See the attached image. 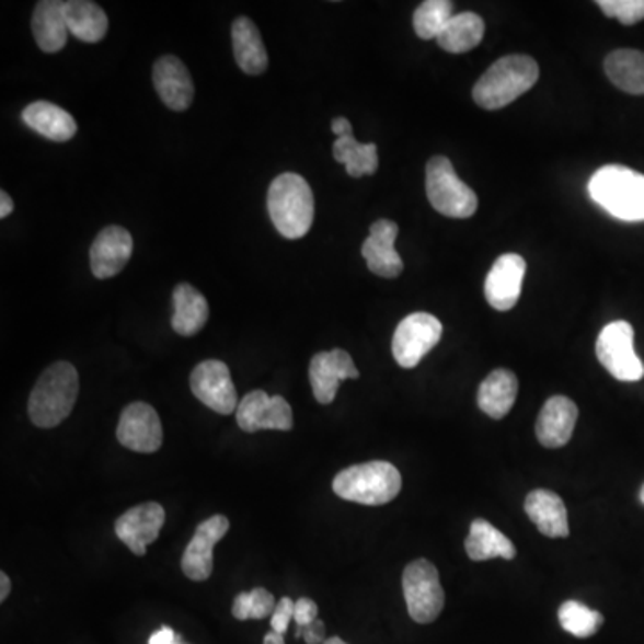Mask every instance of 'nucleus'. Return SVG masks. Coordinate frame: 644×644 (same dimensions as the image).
Masks as SVG:
<instances>
[{"mask_svg": "<svg viewBox=\"0 0 644 644\" xmlns=\"http://www.w3.org/2000/svg\"><path fill=\"white\" fill-rule=\"evenodd\" d=\"M576 419L578 409L575 401L566 395H553L544 403L541 414L537 417V439L547 448H562L572 440Z\"/></svg>", "mask_w": 644, "mask_h": 644, "instance_id": "aec40b11", "label": "nucleus"}, {"mask_svg": "<svg viewBox=\"0 0 644 644\" xmlns=\"http://www.w3.org/2000/svg\"><path fill=\"white\" fill-rule=\"evenodd\" d=\"M465 552L471 561L476 562L488 561V559H496V556L513 561L516 556V548L510 539L503 536L485 519H474L471 532L465 539Z\"/></svg>", "mask_w": 644, "mask_h": 644, "instance_id": "c85d7f7f", "label": "nucleus"}, {"mask_svg": "<svg viewBox=\"0 0 644 644\" xmlns=\"http://www.w3.org/2000/svg\"><path fill=\"white\" fill-rule=\"evenodd\" d=\"M442 337L439 319L426 312L411 313L395 327L392 355L403 369H414Z\"/></svg>", "mask_w": 644, "mask_h": 644, "instance_id": "1a4fd4ad", "label": "nucleus"}, {"mask_svg": "<svg viewBox=\"0 0 644 644\" xmlns=\"http://www.w3.org/2000/svg\"><path fill=\"white\" fill-rule=\"evenodd\" d=\"M318 614L319 607L315 601L310 600V598H299L296 601V607H294V621H296L298 629H303V626L313 623V621L318 620Z\"/></svg>", "mask_w": 644, "mask_h": 644, "instance_id": "e433bc0d", "label": "nucleus"}, {"mask_svg": "<svg viewBox=\"0 0 644 644\" xmlns=\"http://www.w3.org/2000/svg\"><path fill=\"white\" fill-rule=\"evenodd\" d=\"M596 357L616 380L637 381L644 376L643 361L635 355L634 327L626 321L610 322L601 330Z\"/></svg>", "mask_w": 644, "mask_h": 644, "instance_id": "6e6552de", "label": "nucleus"}, {"mask_svg": "<svg viewBox=\"0 0 644 644\" xmlns=\"http://www.w3.org/2000/svg\"><path fill=\"white\" fill-rule=\"evenodd\" d=\"M451 19H453V2L426 0L414 13L415 35L421 39H437Z\"/></svg>", "mask_w": 644, "mask_h": 644, "instance_id": "2f4dec72", "label": "nucleus"}, {"mask_svg": "<svg viewBox=\"0 0 644 644\" xmlns=\"http://www.w3.org/2000/svg\"><path fill=\"white\" fill-rule=\"evenodd\" d=\"M483 35H485V24L482 16L464 11L449 20L437 42L446 53L462 54L480 45Z\"/></svg>", "mask_w": 644, "mask_h": 644, "instance_id": "c756f323", "label": "nucleus"}, {"mask_svg": "<svg viewBox=\"0 0 644 644\" xmlns=\"http://www.w3.org/2000/svg\"><path fill=\"white\" fill-rule=\"evenodd\" d=\"M276 600L273 593L264 587H254L250 593H240L233 601V618L239 621L245 620H265L267 616H273L276 609Z\"/></svg>", "mask_w": 644, "mask_h": 644, "instance_id": "72a5a7b5", "label": "nucleus"}, {"mask_svg": "<svg viewBox=\"0 0 644 644\" xmlns=\"http://www.w3.org/2000/svg\"><path fill=\"white\" fill-rule=\"evenodd\" d=\"M607 16L620 20L623 25H634L644 19V0H598Z\"/></svg>", "mask_w": 644, "mask_h": 644, "instance_id": "f704fd0d", "label": "nucleus"}, {"mask_svg": "<svg viewBox=\"0 0 644 644\" xmlns=\"http://www.w3.org/2000/svg\"><path fill=\"white\" fill-rule=\"evenodd\" d=\"M640 499H641V503H643V505H644V487L641 488Z\"/></svg>", "mask_w": 644, "mask_h": 644, "instance_id": "a18cd8bd", "label": "nucleus"}, {"mask_svg": "<svg viewBox=\"0 0 644 644\" xmlns=\"http://www.w3.org/2000/svg\"><path fill=\"white\" fill-rule=\"evenodd\" d=\"M519 381L513 371L496 369L482 381L479 389L480 411L493 419H503L513 411L518 398Z\"/></svg>", "mask_w": 644, "mask_h": 644, "instance_id": "a878e982", "label": "nucleus"}, {"mask_svg": "<svg viewBox=\"0 0 644 644\" xmlns=\"http://www.w3.org/2000/svg\"><path fill=\"white\" fill-rule=\"evenodd\" d=\"M294 607H296V601L290 600L287 596L278 601V606L271 616V626H273L274 632L285 635L290 621L294 620Z\"/></svg>", "mask_w": 644, "mask_h": 644, "instance_id": "c9c22d12", "label": "nucleus"}, {"mask_svg": "<svg viewBox=\"0 0 644 644\" xmlns=\"http://www.w3.org/2000/svg\"><path fill=\"white\" fill-rule=\"evenodd\" d=\"M228 530H230V521L222 514H215L210 519L200 522L181 559V570L186 578L194 582H205L210 578L214 573L215 544L222 541Z\"/></svg>", "mask_w": 644, "mask_h": 644, "instance_id": "ddd939ff", "label": "nucleus"}, {"mask_svg": "<svg viewBox=\"0 0 644 644\" xmlns=\"http://www.w3.org/2000/svg\"><path fill=\"white\" fill-rule=\"evenodd\" d=\"M296 637H303L307 644H322L326 641V626L321 620H315L310 625L296 630Z\"/></svg>", "mask_w": 644, "mask_h": 644, "instance_id": "4c0bfd02", "label": "nucleus"}, {"mask_svg": "<svg viewBox=\"0 0 644 644\" xmlns=\"http://www.w3.org/2000/svg\"><path fill=\"white\" fill-rule=\"evenodd\" d=\"M559 621L566 632L575 637H580V640H586L601 629L603 616L598 610L584 606L580 601L570 600L562 603L559 609Z\"/></svg>", "mask_w": 644, "mask_h": 644, "instance_id": "473e14b6", "label": "nucleus"}, {"mask_svg": "<svg viewBox=\"0 0 644 644\" xmlns=\"http://www.w3.org/2000/svg\"><path fill=\"white\" fill-rule=\"evenodd\" d=\"M13 208H15V205H13V199L8 196V192H0V217L8 219L13 214Z\"/></svg>", "mask_w": 644, "mask_h": 644, "instance_id": "a19ab883", "label": "nucleus"}, {"mask_svg": "<svg viewBox=\"0 0 644 644\" xmlns=\"http://www.w3.org/2000/svg\"><path fill=\"white\" fill-rule=\"evenodd\" d=\"M231 39H233L234 61L242 72L260 76L267 70V50L253 20L248 16H239L234 20L231 25Z\"/></svg>", "mask_w": 644, "mask_h": 644, "instance_id": "b1692460", "label": "nucleus"}, {"mask_svg": "<svg viewBox=\"0 0 644 644\" xmlns=\"http://www.w3.org/2000/svg\"><path fill=\"white\" fill-rule=\"evenodd\" d=\"M525 510L542 536L552 539L570 536L566 505L559 494L537 488L525 499Z\"/></svg>", "mask_w": 644, "mask_h": 644, "instance_id": "4be33fe9", "label": "nucleus"}, {"mask_svg": "<svg viewBox=\"0 0 644 644\" xmlns=\"http://www.w3.org/2000/svg\"><path fill=\"white\" fill-rule=\"evenodd\" d=\"M11 593V580L10 576L5 575L4 572L0 573V601H5V598Z\"/></svg>", "mask_w": 644, "mask_h": 644, "instance_id": "79ce46f5", "label": "nucleus"}, {"mask_svg": "<svg viewBox=\"0 0 644 644\" xmlns=\"http://www.w3.org/2000/svg\"><path fill=\"white\" fill-rule=\"evenodd\" d=\"M403 595L412 620L423 625L437 620L445 609V589L440 586L439 572L425 559L405 567Z\"/></svg>", "mask_w": 644, "mask_h": 644, "instance_id": "0eeeda50", "label": "nucleus"}, {"mask_svg": "<svg viewBox=\"0 0 644 644\" xmlns=\"http://www.w3.org/2000/svg\"><path fill=\"white\" fill-rule=\"evenodd\" d=\"M117 439L137 453H154L163 445L160 415L142 401L127 405L118 421Z\"/></svg>", "mask_w": 644, "mask_h": 644, "instance_id": "f8f14e48", "label": "nucleus"}, {"mask_svg": "<svg viewBox=\"0 0 644 644\" xmlns=\"http://www.w3.org/2000/svg\"><path fill=\"white\" fill-rule=\"evenodd\" d=\"M237 425L245 434H256L260 429L288 432L294 428L292 406L281 395L253 391L240 400Z\"/></svg>", "mask_w": 644, "mask_h": 644, "instance_id": "9b49d317", "label": "nucleus"}, {"mask_svg": "<svg viewBox=\"0 0 644 644\" xmlns=\"http://www.w3.org/2000/svg\"><path fill=\"white\" fill-rule=\"evenodd\" d=\"M322 644H347L341 640V637H330V640L324 641Z\"/></svg>", "mask_w": 644, "mask_h": 644, "instance_id": "c03bdc74", "label": "nucleus"}, {"mask_svg": "<svg viewBox=\"0 0 644 644\" xmlns=\"http://www.w3.org/2000/svg\"><path fill=\"white\" fill-rule=\"evenodd\" d=\"M22 120L33 131L53 142H69L78 133V124L69 112L47 101L31 103L22 112Z\"/></svg>", "mask_w": 644, "mask_h": 644, "instance_id": "5701e85b", "label": "nucleus"}, {"mask_svg": "<svg viewBox=\"0 0 644 644\" xmlns=\"http://www.w3.org/2000/svg\"><path fill=\"white\" fill-rule=\"evenodd\" d=\"M338 498L361 505H386L400 494L401 474L389 462H366L344 469L333 480Z\"/></svg>", "mask_w": 644, "mask_h": 644, "instance_id": "39448f33", "label": "nucleus"}, {"mask_svg": "<svg viewBox=\"0 0 644 644\" xmlns=\"http://www.w3.org/2000/svg\"><path fill=\"white\" fill-rule=\"evenodd\" d=\"M527 262L516 253L502 254L485 279V298L494 310L507 312L518 304Z\"/></svg>", "mask_w": 644, "mask_h": 644, "instance_id": "dca6fc26", "label": "nucleus"}, {"mask_svg": "<svg viewBox=\"0 0 644 644\" xmlns=\"http://www.w3.org/2000/svg\"><path fill=\"white\" fill-rule=\"evenodd\" d=\"M152 84L161 103L172 112H185L194 101V81L185 64L176 56H161L152 67Z\"/></svg>", "mask_w": 644, "mask_h": 644, "instance_id": "a211bd4d", "label": "nucleus"}, {"mask_svg": "<svg viewBox=\"0 0 644 644\" xmlns=\"http://www.w3.org/2000/svg\"><path fill=\"white\" fill-rule=\"evenodd\" d=\"M133 254V237L123 226H107L90 248V267L95 278L107 279L124 271Z\"/></svg>", "mask_w": 644, "mask_h": 644, "instance_id": "f3484780", "label": "nucleus"}, {"mask_svg": "<svg viewBox=\"0 0 644 644\" xmlns=\"http://www.w3.org/2000/svg\"><path fill=\"white\" fill-rule=\"evenodd\" d=\"M333 158L346 165V172L352 177L371 176L380 165L376 143H360L353 135L335 140Z\"/></svg>", "mask_w": 644, "mask_h": 644, "instance_id": "7c9ffc66", "label": "nucleus"}, {"mask_svg": "<svg viewBox=\"0 0 644 644\" xmlns=\"http://www.w3.org/2000/svg\"><path fill=\"white\" fill-rule=\"evenodd\" d=\"M176 634H174V630L169 629V626H163V629L158 630L154 634L151 635V640H149V644H174L176 643Z\"/></svg>", "mask_w": 644, "mask_h": 644, "instance_id": "58836bf2", "label": "nucleus"}, {"mask_svg": "<svg viewBox=\"0 0 644 644\" xmlns=\"http://www.w3.org/2000/svg\"><path fill=\"white\" fill-rule=\"evenodd\" d=\"M310 386H312L313 395L321 405H330L338 387L344 380H357L358 372L355 361L349 357V353L344 349H332V352L318 353L310 361Z\"/></svg>", "mask_w": 644, "mask_h": 644, "instance_id": "2eb2a0df", "label": "nucleus"}, {"mask_svg": "<svg viewBox=\"0 0 644 644\" xmlns=\"http://www.w3.org/2000/svg\"><path fill=\"white\" fill-rule=\"evenodd\" d=\"M539 81V65L525 54H510L488 67L474 84L473 99L483 110H502Z\"/></svg>", "mask_w": 644, "mask_h": 644, "instance_id": "7ed1b4c3", "label": "nucleus"}, {"mask_svg": "<svg viewBox=\"0 0 644 644\" xmlns=\"http://www.w3.org/2000/svg\"><path fill=\"white\" fill-rule=\"evenodd\" d=\"M174 644H181V643H180V641L176 640V643H174Z\"/></svg>", "mask_w": 644, "mask_h": 644, "instance_id": "49530a36", "label": "nucleus"}, {"mask_svg": "<svg viewBox=\"0 0 644 644\" xmlns=\"http://www.w3.org/2000/svg\"><path fill=\"white\" fill-rule=\"evenodd\" d=\"M398 231V225L392 220H376L369 230V237L361 245V256L376 276L392 279L403 273V260L394 248Z\"/></svg>", "mask_w": 644, "mask_h": 644, "instance_id": "6ab92c4d", "label": "nucleus"}, {"mask_svg": "<svg viewBox=\"0 0 644 644\" xmlns=\"http://www.w3.org/2000/svg\"><path fill=\"white\" fill-rule=\"evenodd\" d=\"M174 315L172 327L181 337H194L205 327L210 318V307L205 296L191 284H180L174 288Z\"/></svg>", "mask_w": 644, "mask_h": 644, "instance_id": "393cba45", "label": "nucleus"}, {"mask_svg": "<svg viewBox=\"0 0 644 644\" xmlns=\"http://www.w3.org/2000/svg\"><path fill=\"white\" fill-rule=\"evenodd\" d=\"M332 131L335 133V137H347V135H353V127L352 123L344 117L333 118L332 123Z\"/></svg>", "mask_w": 644, "mask_h": 644, "instance_id": "ea45409f", "label": "nucleus"}, {"mask_svg": "<svg viewBox=\"0 0 644 644\" xmlns=\"http://www.w3.org/2000/svg\"><path fill=\"white\" fill-rule=\"evenodd\" d=\"M79 395V375L70 361H56L31 391L27 412L38 428H56L70 414Z\"/></svg>", "mask_w": 644, "mask_h": 644, "instance_id": "f257e3e1", "label": "nucleus"}, {"mask_svg": "<svg viewBox=\"0 0 644 644\" xmlns=\"http://www.w3.org/2000/svg\"><path fill=\"white\" fill-rule=\"evenodd\" d=\"M267 210L274 228L288 240L303 239L312 230L315 203L308 181L294 172L279 174L268 186Z\"/></svg>", "mask_w": 644, "mask_h": 644, "instance_id": "f03ea898", "label": "nucleus"}, {"mask_svg": "<svg viewBox=\"0 0 644 644\" xmlns=\"http://www.w3.org/2000/svg\"><path fill=\"white\" fill-rule=\"evenodd\" d=\"M264 644H285V637L278 632H274L271 630L267 635L264 637Z\"/></svg>", "mask_w": 644, "mask_h": 644, "instance_id": "37998d69", "label": "nucleus"}, {"mask_svg": "<svg viewBox=\"0 0 644 644\" xmlns=\"http://www.w3.org/2000/svg\"><path fill=\"white\" fill-rule=\"evenodd\" d=\"M65 4L61 0H42L33 11V35L39 49L47 54L59 53L69 39V25L65 19Z\"/></svg>", "mask_w": 644, "mask_h": 644, "instance_id": "412c9836", "label": "nucleus"}, {"mask_svg": "<svg viewBox=\"0 0 644 644\" xmlns=\"http://www.w3.org/2000/svg\"><path fill=\"white\" fill-rule=\"evenodd\" d=\"M165 508L147 502L129 508L115 521V533L135 555H146L147 547L157 541L165 525Z\"/></svg>", "mask_w": 644, "mask_h": 644, "instance_id": "4468645a", "label": "nucleus"}, {"mask_svg": "<svg viewBox=\"0 0 644 644\" xmlns=\"http://www.w3.org/2000/svg\"><path fill=\"white\" fill-rule=\"evenodd\" d=\"M426 194L434 210L453 219H468L479 208V197L473 188L455 172L453 163L446 157H435L426 165Z\"/></svg>", "mask_w": 644, "mask_h": 644, "instance_id": "423d86ee", "label": "nucleus"}, {"mask_svg": "<svg viewBox=\"0 0 644 644\" xmlns=\"http://www.w3.org/2000/svg\"><path fill=\"white\" fill-rule=\"evenodd\" d=\"M589 194L607 214L626 222L644 220V176L629 166L606 165L589 181Z\"/></svg>", "mask_w": 644, "mask_h": 644, "instance_id": "20e7f679", "label": "nucleus"}, {"mask_svg": "<svg viewBox=\"0 0 644 644\" xmlns=\"http://www.w3.org/2000/svg\"><path fill=\"white\" fill-rule=\"evenodd\" d=\"M606 73L610 83L632 93L644 95V53L635 49H618L606 58Z\"/></svg>", "mask_w": 644, "mask_h": 644, "instance_id": "cd10ccee", "label": "nucleus"}, {"mask_svg": "<svg viewBox=\"0 0 644 644\" xmlns=\"http://www.w3.org/2000/svg\"><path fill=\"white\" fill-rule=\"evenodd\" d=\"M191 389L203 405L217 414L230 415L239 409L230 367L225 361H200L192 371Z\"/></svg>", "mask_w": 644, "mask_h": 644, "instance_id": "9d476101", "label": "nucleus"}, {"mask_svg": "<svg viewBox=\"0 0 644 644\" xmlns=\"http://www.w3.org/2000/svg\"><path fill=\"white\" fill-rule=\"evenodd\" d=\"M65 19L69 25L70 35L81 39L84 44H97L106 36L107 15L101 5L90 0H70L65 4Z\"/></svg>", "mask_w": 644, "mask_h": 644, "instance_id": "bb28decb", "label": "nucleus"}]
</instances>
